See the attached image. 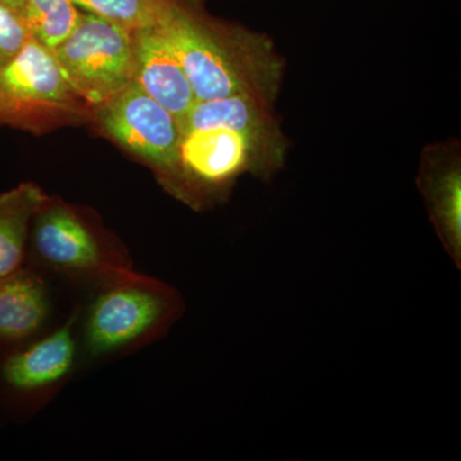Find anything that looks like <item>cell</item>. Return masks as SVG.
Masks as SVG:
<instances>
[{"label": "cell", "mask_w": 461, "mask_h": 461, "mask_svg": "<svg viewBox=\"0 0 461 461\" xmlns=\"http://www.w3.org/2000/svg\"><path fill=\"white\" fill-rule=\"evenodd\" d=\"M0 2L5 3V5H7L8 7L14 8V11L23 14L27 0H0Z\"/></svg>", "instance_id": "2e32d148"}, {"label": "cell", "mask_w": 461, "mask_h": 461, "mask_svg": "<svg viewBox=\"0 0 461 461\" xmlns=\"http://www.w3.org/2000/svg\"><path fill=\"white\" fill-rule=\"evenodd\" d=\"M157 26L196 100L250 94L275 104L286 62L267 33L212 17L202 0H168Z\"/></svg>", "instance_id": "6da1fadb"}, {"label": "cell", "mask_w": 461, "mask_h": 461, "mask_svg": "<svg viewBox=\"0 0 461 461\" xmlns=\"http://www.w3.org/2000/svg\"><path fill=\"white\" fill-rule=\"evenodd\" d=\"M75 348L72 321H68L48 338L9 357L3 369L5 378L20 390L50 386L72 368Z\"/></svg>", "instance_id": "30bf717a"}, {"label": "cell", "mask_w": 461, "mask_h": 461, "mask_svg": "<svg viewBox=\"0 0 461 461\" xmlns=\"http://www.w3.org/2000/svg\"><path fill=\"white\" fill-rule=\"evenodd\" d=\"M45 203L44 194L32 184L20 185L0 195V280L18 272L30 220Z\"/></svg>", "instance_id": "7c38bea8"}, {"label": "cell", "mask_w": 461, "mask_h": 461, "mask_svg": "<svg viewBox=\"0 0 461 461\" xmlns=\"http://www.w3.org/2000/svg\"><path fill=\"white\" fill-rule=\"evenodd\" d=\"M168 0H74L85 14H95L129 32L156 26Z\"/></svg>", "instance_id": "5bb4252c"}, {"label": "cell", "mask_w": 461, "mask_h": 461, "mask_svg": "<svg viewBox=\"0 0 461 461\" xmlns=\"http://www.w3.org/2000/svg\"><path fill=\"white\" fill-rule=\"evenodd\" d=\"M133 83L159 103L181 127L196 103L195 94L159 27L133 32Z\"/></svg>", "instance_id": "ba28073f"}, {"label": "cell", "mask_w": 461, "mask_h": 461, "mask_svg": "<svg viewBox=\"0 0 461 461\" xmlns=\"http://www.w3.org/2000/svg\"><path fill=\"white\" fill-rule=\"evenodd\" d=\"M166 313V300L151 291L117 287L103 294L87 321L91 354H107L129 345L153 329Z\"/></svg>", "instance_id": "52a82bcc"}, {"label": "cell", "mask_w": 461, "mask_h": 461, "mask_svg": "<svg viewBox=\"0 0 461 461\" xmlns=\"http://www.w3.org/2000/svg\"><path fill=\"white\" fill-rule=\"evenodd\" d=\"M47 314V291L41 280L18 272L0 280V338H27L41 329Z\"/></svg>", "instance_id": "8fae6325"}, {"label": "cell", "mask_w": 461, "mask_h": 461, "mask_svg": "<svg viewBox=\"0 0 461 461\" xmlns=\"http://www.w3.org/2000/svg\"><path fill=\"white\" fill-rule=\"evenodd\" d=\"M180 129L181 181L189 189H223L244 173L269 181L284 168L280 117L256 95L196 100Z\"/></svg>", "instance_id": "7a4b0ae2"}, {"label": "cell", "mask_w": 461, "mask_h": 461, "mask_svg": "<svg viewBox=\"0 0 461 461\" xmlns=\"http://www.w3.org/2000/svg\"><path fill=\"white\" fill-rule=\"evenodd\" d=\"M23 16L32 38L53 51L74 32L83 11L74 0H27Z\"/></svg>", "instance_id": "4fadbf2b"}, {"label": "cell", "mask_w": 461, "mask_h": 461, "mask_svg": "<svg viewBox=\"0 0 461 461\" xmlns=\"http://www.w3.org/2000/svg\"><path fill=\"white\" fill-rule=\"evenodd\" d=\"M30 38L23 14L0 2V66L16 57Z\"/></svg>", "instance_id": "9a60e30c"}, {"label": "cell", "mask_w": 461, "mask_h": 461, "mask_svg": "<svg viewBox=\"0 0 461 461\" xmlns=\"http://www.w3.org/2000/svg\"><path fill=\"white\" fill-rule=\"evenodd\" d=\"M100 126L114 141L181 180L177 121L135 83L99 108Z\"/></svg>", "instance_id": "5b68a950"}, {"label": "cell", "mask_w": 461, "mask_h": 461, "mask_svg": "<svg viewBox=\"0 0 461 461\" xmlns=\"http://www.w3.org/2000/svg\"><path fill=\"white\" fill-rule=\"evenodd\" d=\"M35 247L54 266L91 271L102 264L93 233L65 206H42L35 215Z\"/></svg>", "instance_id": "9c48e42d"}, {"label": "cell", "mask_w": 461, "mask_h": 461, "mask_svg": "<svg viewBox=\"0 0 461 461\" xmlns=\"http://www.w3.org/2000/svg\"><path fill=\"white\" fill-rule=\"evenodd\" d=\"M53 51L30 38L16 57L0 66V123L41 126L81 112Z\"/></svg>", "instance_id": "277c9868"}, {"label": "cell", "mask_w": 461, "mask_h": 461, "mask_svg": "<svg viewBox=\"0 0 461 461\" xmlns=\"http://www.w3.org/2000/svg\"><path fill=\"white\" fill-rule=\"evenodd\" d=\"M78 99L103 107L133 80V32L95 14H85L74 32L53 50Z\"/></svg>", "instance_id": "3957f363"}, {"label": "cell", "mask_w": 461, "mask_h": 461, "mask_svg": "<svg viewBox=\"0 0 461 461\" xmlns=\"http://www.w3.org/2000/svg\"><path fill=\"white\" fill-rule=\"evenodd\" d=\"M417 186L446 253L461 268V154L456 139L427 145Z\"/></svg>", "instance_id": "8992f818"}]
</instances>
